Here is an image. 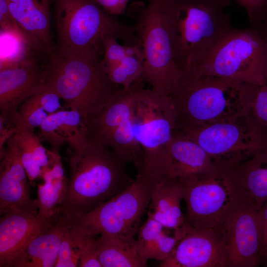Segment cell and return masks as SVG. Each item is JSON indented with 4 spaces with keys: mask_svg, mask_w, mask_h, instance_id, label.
Here are the masks:
<instances>
[{
    "mask_svg": "<svg viewBox=\"0 0 267 267\" xmlns=\"http://www.w3.org/2000/svg\"><path fill=\"white\" fill-rule=\"evenodd\" d=\"M258 85L181 71L170 97L176 129L236 120L251 114Z\"/></svg>",
    "mask_w": 267,
    "mask_h": 267,
    "instance_id": "obj_1",
    "label": "cell"
},
{
    "mask_svg": "<svg viewBox=\"0 0 267 267\" xmlns=\"http://www.w3.org/2000/svg\"><path fill=\"white\" fill-rule=\"evenodd\" d=\"M68 156L70 177L60 216L69 219L89 213L134 181L127 173L125 162L89 136L80 145L69 147Z\"/></svg>",
    "mask_w": 267,
    "mask_h": 267,
    "instance_id": "obj_2",
    "label": "cell"
},
{
    "mask_svg": "<svg viewBox=\"0 0 267 267\" xmlns=\"http://www.w3.org/2000/svg\"><path fill=\"white\" fill-rule=\"evenodd\" d=\"M231 0H172L174 56L180 71L197 69L234 28L225 12Z\"/></svg>",
    "mask_w": 267,
    "mask_h": 267,
    "instance_id": "obj_3",
    "label": "cell"
},
{
    "mask_svg": "<svg viewBox=\"0 0 267 267\" xmlns=\"http://www.w3.org/2000/svg\"><path fill=\"white\" fill-rule=\"evenodd\" d=\"M101 53L92 50L64 57L53 53L45 66L46 87L58 95L66 109L79 112L85 123L120 89L106 74Z\"/></svg>",
    "mask_w": 267,
    "mask_h": 267,
    "instance_id": "obj_4",
    "label": "cell"
},
{
    "mask_svg": "<svg viewBox=\"0 0 267 267\" xmlns=\"http://www.w3.org/2000/svg\"><path fill=\"white\" fill-rule=\"evenodd\" d=\"M57 43L54 53L70 56L92 50L103 52L107 37L140 46L134 26L110 14L95 0H54Z\"/></svg>",
    "mask_w": 267,
    "mask_h": 267,
    "instance_id": "obj_5",
    "label": "cell"
},
{
    "mask_svg": "<svg viewBox=\"0 0 267 267\" xmlns=\"http://www.w3.org/2000/svg\"><path fill=\"white\" fill-rule=\"evenodd\" d=\"M156 181L145 172L123 191L93 210L66 218L69 226L87 235H106L135 243L141 219L148 208Z\"/></svg>",
    "mask_w": 267,
    "mask_h": 267,
    "instance_id": "obj_6",
    "label": "cell"
},
{
    "mask_svg": "<svg viewBox=\"0 0 267 267\" xmlns=\"http://www.w3.org/2000/svg\"><path fill=\"white\" fill-rule=\"evenodd\" d=\"M172 0H149L134 26L144 57L143 81L169 96L181 74L174 59L171 26Z\"/></svg>",
    "mask_w": 267,
    "mask_h": 267,
    "instance_id": "obj_7",
    "label": "cell"
},
{
    "mask_svg": "<svg viewBox=\"0 0 267 267\" xmlns=\"http://www.w3.org/2000/svg\"><path fill=\"white\" fill-rule=\"evenodd\" d=\"M179 181L185 222L195 228H220L236 210L247 205L234 168L215 164L206 172Z\"/></svg>",
    "mask_w": 267,
    "mask_h": 267,
    "instance_id": "obj_8",
    "label": "cell"
},
{
    "mask_svg": "<svg viewBox=\"0 0 267 267\" xmlns=\"http://www.w3.org/2000/svg\"><path fill=\"white\" fill-rule=\"evenodd\" d=\"M267 23L233 28L201 66L193 71L256 85H267Z\"/></svg>",
    "mask_w": 267,
    "mask_h": 267,
    "instance_id": "obj_9",
    "label": "cell"
},
{
    "mask_svg": "<svg viewBox=\"0 0 267 267\" xmlns=\"http://www.w3.org/2000/svg\"><path fill=\"white\" fill-rule=\"evenodd\" d=\"M198 143L216 165L234 168L267 149V129L251 114L236 120L178 130Z\"/></svg>",
    "mask_w": 267,
    "mask_h": 267,
    "instance_id": "obj_10",
    "label": "cell"
},
{
    "mask_svg": "<svg viewBox=\"0 0 267 267\" xmlns=\"http://www.w3.org/2000/svg\"><path fill=\"white\" fill-rule=\"evenodd\" d=\"M129 120L134 137L144 151L146 170L176 130L170 96L144 89L141 85L134 96Z\"/></svg>",
    "mask_w": 267,
    "mask_h": 267,
    "instance_id": "obj_11",
    "label": "cell"
},
{
    "mask_svg": "<svg viewBox=\"0 0 267 267\" xmlns=\"http://www.w3.org/2000/svg\"><path fill=\"white\" fill-rule=\"evenodd\" d=\"M178 238L160 267H228L220 228H195L186 222L174 230Z\"/></svg>",
    "mask_w": 267,
    "mask_h": 267,
    "instance_id": "obj_12",
    "label": "cell"
},
{
    "mask_svg": "<svg viewBox=\"0 0 267 267\" xmlns=\"http://www.w3.org/2000/svg\"><path fill=\"white\" fill-rule=\"evenodd\" d=\"M214 166L198 143L176 129L150 166L143 171L157 181H181L206 172Z\"/></svg>",
    "mask_w": 267,
    "mask_h": 267,
    "instance_id": "obj_13",
    "label": "cell"
},
{
    "mask_svg": "<svg viewBox=\"0 0 267 267\" xmlns=\"http://www.w3.org/2000/svg\"><path fill=\"white\" fill-rule=\"evenodd\" d=\"M258 211L243 205L220 228L228 267H256L261 264L263 234Z\"/></svg>",
    "mask_w": 267,
    "mask_h": 267,
    "instance_id": "obj_14",
    "label": "cell"
},
{
    "mask_svg": "<svg viewBox=\"0 0 267 267\" xmlns=\"http://www.w3.org/2000/svg\"><path fill=\"white\" fill-rule=\"evenodd\" d=\"M47 80L45 66L40 65L35 57L0 70V118L16 127L20 106L44 90Z\"/></svg>",
    "mask_w": 267,
    "mask_h": 267,
    "instance_id": "obj_15",
    "label": "cell"
},
{
    "mask_svg": "<svg viewBox=\"0 0 267 267\" xmlns=\"http://www.w3.org/2000/svg\"><path fill=\"white\" fill-rule=\"evenodd\" d=\"M0 161V215L11 211L37 215L36 201L31 196L28 178L14 134L7 140Z\"/></svg>",
    "mask_w": 267,
    "mask_h": 267,
    "instance_id": "obj_16",
    "label": "cell"
},
{
    "mask_svg": "<svg viewBox=\"0 0 267 267\" xmlns=\"http://www.w3.org/2000/svg\"><path fill=\"white\" fill-rule=\"evenodd\" d=\"M37 215L11 211L0 220V267L13 265L30 241L46 229Z\"/></svg>",
    "mask_w": 267,
    "mask_h": 267,
    "instance_id": "obj_17",
    "label": "cell"
},
{
    "mask_svg": "<svg viewBox=\"0 0 267 267\" xmlns=\"http://www.w3.org/2000/svg\"><path fill=\"white\" fill-rule=\"evenodd\" d=\"M21 29L48 55L55 50L51 36L50 4L53 0H6Z\"/></svg>",
    "mask_w": 267,
    "mask_h": 267,
    "instance_id": "obj_18",
    "label": "cell"
},
{
    "mask_svg": "<svg viewBox=\"0 0 267 267\" xmlns=\"http://www.w3.org/2000/svg\"><path fill=\"white\" fill-rule=\"evenodd\" d=\"M49 164L42 168L41 178L44 182L38 186V217L46 228L57 223L60 218V207L63 201L68 179L59 154L51 153Z\"/></svg>",
    "mask_w": 267,
    "mask_h": 267,
    "instance_id": "obj_19",
    "label": "cell"
},
{
    "mask_svg": "<svg viewBox=\"0 0 267 267\" xmlns=\"http://www.w3.org/2000/svg\"><path fill=\"white\" fill-rule=\"evenodd\" d=\"M143 81L120 89L98 113L87 119L85 123L89 138L104 144L111 133L130 116L134 96Z\"/></svg>",
    "mask_w": 267,
    "mask_h": 267,
    "instance_id": "obj_20",
    "label": "cell"
},
{
    "mask_svg": "<svg viewBox=\"0 0 267 267\" xmlns=\"http://www.w3.org/2000/svg\"><path fill=\"white\" fill-rule=\"evenodd\" d=\"M39 128L38 135L41 141L48 142L50 150L59 154L64 143L74 147L84 143L88 137L84 117L79 112L70 109L50 114Z\"/></svg>",
    "mask_w": 267,
    "mask_h": 267,
    "instance_id": "obj_21",
    "label": "cell"
},
{
    "mask_svg": "<svg viewBox=\"0 0 267 267\" xmlns=\"http://www.w3.org/2000/svg\"><path fill=\"white\" fill-rule=\"evenodd\" d=\"M67 228L66 219L61 216L57 223L44 229L30 241L13 267H54Z\"/></svg>",
    "mask_w": 267,
    "mask_h": 267,
    "instance_id": "obj_22",
    "label": "cell"
},
{
    "mask_svg": "<svg viewBox=\"0 0 267 267\" xmlns=\"http://www.w3.org/2000/svg\"><path fill=\"white\" fill-rule=\"evenodd\" d=\"M156 181L148 206L147 216L168 229L174 230L185 221L181 209L183 191L179 181Z\"/></svg>",
    "mask_w": 267,
    "mask_h": 267,
    "instance_id": "obj_23",
    "label": "cell"
},
{
    "mask_svg": "<svg viewBox=\"0 0 267 267\" xmlns=\"http://www.w3.org/2000/svg\"><path fill=\"white\" fill-rule=\"evenodd\" d=\"M246 204L259 210L267 202V149L234 168Z\"/></svg>",
    "mask_w": 267,
    "mask_h": 267,
    "instance_id": "obj_24",
    "label": "cell"
},
{
    "mask_svg": "<svg viewBox=\"0 0 267 267\" xmlns=\"http://www.w3.org/2000/svg\"><path fill=\"white\" fill-rule=\"evenodd\" d=\"M168 229L151 217L139 226L135 247L139 256L148 261L155 259L161 262L166 260L172 253L178 238L176 231L169 235Z\"/></svg>",
    "mask_w": 267,
    "mask_h": 267,
    "instance_id": "obj_25",
    "label": "cell"
},
{
    "mask_svg": "<svg viewBox=\"0 0 267 267\" xmlns=\"http://www.w3.org/2000/svg\"><path fill=\"white\" fill-rule=\"evenodd\" d=\"M97 253L102 267H145L147 261L138 255L135 243L114 236L100 235L97 238Z\"/></svg>",
    "mask_w": 267,
    "mask_h": 267,
    "instance_id": "obj_26",
    "label": "cell"
},
{
    "mask_svg": "<svg viewBox=\"0 0 267 267\" xmlns=\"http://www.w3.org/2000/svg\"><path fill=\"white\" fill-rule=\"evenodd\" d=\"M60 98L51 89L46 87L38 94L26 99L18 111L16 125L35 129L40 127L50 114L65 109L62 106Z\"/></svg>",
    "mask_w": 267,
    "mask_h": 267,
    "instance_id": "obj_27",
    "label": "cell"
},
{
    "mask_svg": "<svg viewBox=\"0 0 267 267\" xmlns=\"http://www.w3.org/2000/svg\"><path fill=\"white\" fill-rule=\"evenodd\" d=\"M14 135L18 146L30 152L42 168L49 165L47 150L42 144L34 129L18 126L15 128Z\"/></svg>",
    "mask_w": 267,
    "mask_h": 267,
    "instance_id": "obj_28",
    "label": "cell"
},
{
    "mask_svg": "<svg viewBox=\"0 0 267 267\" xmlns=\"http://www.w3.org/2000/svg\"><path fill=\"white\" fill-rule=\"evenodd\" d=\"M68 226L70 235L79 251V267H102L98 257L95 236L83 234Z\"/></svg>",
    "mask_w": 267,
    "mask_h": 267,
    "instance_id": "obj_29",
    "label": "cell"
},
{
    "mask_svg": "<svg viewBox=\"0 0 267 267\" xmlns=\"http://www.w3.org/2000/svg\"><path fill=\"white\" fill-rule=\"evenodd\" d=\"M103 65L120 63L128 56H135L144 60L139 46L121 44L114 37L106 38L102 44Z\"/></svg>",
    "mask_w": 267,
    "mask_h": 267,
    "instance_id": "obj_30",
    "label": "cell"
},
{
    "mask_svg": "<svg viewBox=\"0 0 267 267\" xmlns=\"http://www.w3.org/2000/svg\"><path fill=\"white\" fill-rule=\"evenodd\" d=\"M79 251L70 235L68 226L67 230L59 248L54 267H79Z\"/></svg>",
    "mask_w": 267,
    "mask_h": 267,
    "instance_id": "obj_31",
    "label": "cell"
},
{
    "mask_svg": "<svg viewBox=\"0 0 267 267\" xmlns=\"http://www.w3.org/2000/svg\"><path fill=\"white\" fill-rule=\"evenodd\" d=\"M251 115L267 129V85L257 86L252 101Z\"/></svg>",
    "mask_w": 267,
    "mask_h": 267,
    "instance_id": "obj_32",
    "label": "cell"
},
{
    "mask_svg": "<svg viewBox=\"0 0 267 267\" xmlns=\"http://www.w3.org/2000/svg\"><path fill=\"white\" fill-rule=\"evenodd\" d=\"M233 0L245 9L250 24L267 21V0Z\"/></svg>",
    "mask_w": 267,
    "mask_h": 267,
    "instance_id": "obj_33",
    "label": "cell"
},
{
    "mask_svg": "<svg viewBox=\"0 0 267 267\" xmlns=\"http://www.w3.org/2000/svg\"><path fill=\"white\" fill-rule=\"evenodd\" d=\"M0 31L5 32H23L13 17L6 0H0Z\"/></svg>",
    "mask_w": 267,
    "mask_h": 267,
    "instance_id": "obj_34",
    "label": "cell"
},
{
    "mask_svg": "<svg viewBox=\"0 0 267 267\" xmlns=\"http://www.w3.org/2000/svg\"><path fill=\"white\" fill-rule=\"evenodd\" d=\"M263 234L261 264L267 258V202L258 211Z\"/></svg>",
    "mask_w": 267,
    "mask_h": 267,
    "instance_id": "obj_35",
    "label": "cell"
},
{
    "mask_svg": "<svg viewBox=\"0 0 267 267\" xmlns=\"http://www.w3.org/2000/svg\"><path fill=\"white\" fill-rule=\"evenodd\" d=\"M105 11L114 16L123 13L120 0H95Z\"/></svg>",
    "mask_w": 267,
    "mask_h": 267,
    "instance_id": "obj_36",
    "label": "cell"
},
{
    "mask_svg": "<svg viewBox=\"0 0 267 267\" xmlns=\"http://www.w3.org/2000/svg\"><path fill=\"white\" fill-rule=\"evenodd\" d=\"M129 0H120L121 7L124 11H125Z\"/></svg>",
    "mask_w": 267,
    "mask_h": 267,
    "instance_id": "obj_37",
    "label": "cell"
},
{
    "mask_svg": "<svg viewBox=\"0 0 267 267\" xmlns=\"http://www.w3.org/2000/svg\"><path fill=\"white\" fill-rule=\"evenodd\" d=\"M265 80H266V84H267V70H266V74H265Z\"/></svg>",
    "mask_w": 267,
    "mask_h": 267,
    "instance_id": "obj_38",
    "label": "cell"
},
{
    "mask_svg": "<svg viewBox=\"0 0 267 267\" xmlns=\"http://www.w3.org/2000/svg\"><path fill=\"white\" fill-rule=\"evenodd\" d=\"M263 264L265 265V266L267 267V258L266 259Z\"/></svg>",
    "mask_w": 267,
    "mask_h": 267,
    "instance_id": "obj_39",
    "label": "cell"
},
{
    "mask_svg": "<svg viewBox=\"0 0 267 267\" xmlns=\"http://www.w3.org/2000/svg\"><path fill=\"white\" fill-rule=\"evenodd\" d=\"M267 23V21H266Z\"/></svg>",
    "mask_w": 267,
    "mask_h": 267,
    "instance_id": "obj_40",
    "label": "cell"
},
{
    "mask_svg": "<svg viewBox=\"0 0 267 267\" xmlns=\"http://www.w3.org/2000/svg\"><path fill=\"white\" fill-rule=\"evenodd\" d=\"M54 1V0H53V1Z\"/></svg>",
    "mask_w": 267,
    "mask_h": 267,
    "instance_id": "obj_41",
    "label": "cell"
}]
</instances>
